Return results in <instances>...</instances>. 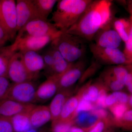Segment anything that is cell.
I'll list each match as a JSON object with an SVG mask.
<instances>
[{"label": "cell", "mask_w": 132, "mask_h": 132, "mask_svg": "<svg viewBox=\"0 0 132 132\" xmlns=\"http://www.w3.org/2000/svg\"><path fill=\"white\" fill-rule=\"evenodd\" d=\"M112 2L93 1L80 18L65 32L91 41L102 29L112 21Z\"/></svg>", "instance_id": "cell-1"}, {"label": "cell", "mask_w": 132, "mask_h": 132, "mask_svg": "<svg viewBox=\"0 0 132 132\" xmlns=\"http://www.w3.org/2000/svg\"><path fill=\"white\" fill-rule=\"evenodd\" d=\"M93 1L61 0L58 1L51 20L58 29L66 32L78 21Z\"/></svg>", "instance_id": "cell-2"}, {"label": "cell", "mask_w": 132, "mask_h": 132, "mask_svg": "<svg viewBox=\"0 0 132 132\" xmlns=\"http://www.w3.org/2000/svg\"><path fill=\"white\" fill-rule=\"evenodd\" d=\"M50 46L56 48L66 61L72 64L81 60L86 52L83 39L65 32L54 39Z\"/></svg>", "instance_id": "cell-3"}, {"label": "cell", "mask_w": 132, "mask_h": 132, "mask_svg": "<svg viewBox=\"0 0 132 132\" xmlns=\"http://www.w3.org/2000/svg\"><path fill=\"white\" fill-rule=\"evenodd\" d=\"M62 32L47 20L37 19L29 22L18 32L16 37L49 36L56 38Z\"/></svg>", "instance_id": "cell-4"}, {"label": "cell", "mask_w": 132, "mask_h": 132, "mask_svg": "<svg viewBox=\"0 0 132 132\" xmlns=\"http://www.w3.org/2000/svg\"><path fill=\"white\" fill-rule=\"evenodd\" d=\"M0 1V24L12 39L18 32L16 2L13 0Z\"/></svg>", "instance_id": "cell-5"}, {"label": "cell", "mask_w": 132, "mask_h": 132, "mask_svg": "<svg viewBox=\"0 0 132 132\" xmlns=\"http://www.w3.org/2000/svg\"><path fill=\"white\" fill-rule=\"evenodd\" d=\"M36 85L32 81L12 84L5 98L19 103L33 104L36 102Z\"/></svg>", "instance_id": "cell-6"}, {"label": "cell", "mask_w": 132, "mask_h": 132, "mask_svg": "<svg viewBox=\"0 0 132 132\" xmlns=\"http://www.w3.org/2000/svg\"><path fill=\"white\" fill-rule=\"evenodd\" d=\"M90 47L91 52L98 61L110 65H129L124 53L119 48L100 47L94 43Z\"/></svg>", "instance_id": "cell-7"}, {"label": "cell", "mask_w": 132, "mask_h": 132, "mask_svg": "<svg viewBox=\"0 0 132 132\" xmlns=\"http://www.w3.org/2000/svg\"><path fill=\"white\" fill-rule=\"evenodd\" d=\"M7 76L14 83L32 81L37 78L29 72L22 60V53L16 52L10 61Z\"/></svg>", "instance_id": "cell-8"}, {"label": "cell", "mask_w": 132, "mask_h": 132, "mask_svg": "<svg viewBox=\"0 0 132 132\" xmlns=\"http://www.w3.org/2000/svg\"><path fill=\"white\" fill-rule=\"evenodd\" d=\"M55 38L51 36L43 37L24 36L16 37L14 43L11 45L15 52L21 53L27 51L37 52L50 43Z\"/></svg>", "instance_id": "cell-9"}, {"label": "cell", "mask_w": 132, "mask_h": 132, "mask_svg": "<svg viewBox=\"0 0 132 132\" xmlns=\"http://www.w3.org/2000/svg\"><path fill=\"white\" fill-rule=\"evenodd\" d=\"M16 9L18 32L31 21L37 19L45 20L39 13L33 0H18Z\"/></svg>", "instance_id": "cell-10"}, {"label": "cell", "mask_w": 132, "mask_h": 132, "mask_svg": "<svg viewBox=\"0 0 132 132\" xmlns=\"http://www.w3.org/2000/svg\"><path fill=\"white\" fill-rule=\"evenodd\" d=\"M112 21L98 32L95 36L94 44L98 46L105 48H118L122 40L117 32L112 28Z\"/></svg>", "instance_id": "cell-11"}, {"label": "cell", "mask_w": 132, "mask_h": 132, "mask_svg": "<svg viewBox=\"0 0 132 132\" xmlns=\"http://www.w3.org/2000/svg\"><path fill=\"white\" fill-rule=\"evenodd\" d=\"M86 64L85 62L82 60L72 64L59 79L58 91L71 88L79 81L85 71Z\"/></svg>", "instance_id": "cell-12"}, {"label": "cell", "mask_w": 132, "mask_h": 132, "mask_svg": "<svg viewBox=\"0 0 132 132\" xmlns=\"http://www.w3.org/2000/svg\"><path fill=\"white\" fill-rule=\"evenodd\" d=\"M34 104L19 103L10 99L0 100V116L11 118L18 114L31 112L36 106Z\"/></svg>", "instance_id": "cell-13"}, {"label": "cell", "mask_w": 132, "mask_h": 132, "mask_svg": "<svg viewBox=\"0 0 132 132\" xmlns=\"http://www.w3.org/2000/svg\"><path fill=\"white\" fill-rule=\"evenodd\" d=\"M60 77L52 75L43 82L37 88L36 93V102H45L51 98L59 90V81Z\"/></svg>", "instance_id": "cell-14"}, {"label": "cell", "mask_w": 132, "mask_h": 132, "mask_svg": "<svg viewBox=\"0 0 132 132\" xmlns=\"http://www.w3.org/2000/svg\"><path fill=\"white\" fill-rule=\"evenodd\" d=\"M21 53L23 62L27 70L38 78L40 72L45 68L42 55L34 51H27Z\"/></svg>", "instance_id": "cell-15"}, {"label": "cell", "mask_w": 132, "mask_h": 132, "mask_svg": "<svg viewBox=\"0 0 132 132\" xmlns=\"http://www.w3.org/2000/svg\"><path fill=\"white\" fill-rule=\"evenodd\" d=\"M71 88L60 90L52 100L49 106L52 114V121L56 120L60 116L64 104L73 93Z\"/></svg>", "instance_id": "cell-16"}, {"label": "cell", "mask_w": 132, "mask_h": 132, "mask_svg": "<svg viewBox=\"0 0 132 132\" xmlns=\"http://www.w3.org/2000/svg\"><path fill=\"white\" fill-rule=\"evenodd\" d=\"M30 119L32 128L41 127L50 120L52 114L49 106H36L30 112Z\"/></svg>", "instance_id": "cell-17"}, {"label": "cell", "mask_w": 132, "mask_h": 132, "mask_svg": "<svg viewBox=\"0 0 132 132\" xmlns=\"http://www.w3.org/2000/svg\"><path fill=\"white\" fill-rule=\"evenodd\" d=\"M81 99L78 93L75 96H71L67 100L59 118L56 120L61 121L74 120L76 116V110Z\"/></svg>", "instance_id": "cell-18"}, {"label": "cell", "mask_w": 132, "mask_h": 132, "mask_svg": "<svg viewBox=\"0 0 132 132\" xmlns=\"http://www.w3.org/2000/svg\"><path fill=\"white\" fill-rule=\"evenodd\" d=\"M103 85L100 79L97 82L90 81L81 87L78 93L81 99L94 103L98 98L99 92Z\"/></svg>", "instance_id": "cell-19"}, {"label": "cell", "mask_w": 132, "mask_h": 132, "mask_svg": "<svg viewBox=\"0 0 132 132\" xmlns=\"http://www.w3.org/2000/svg\"><path fill=\"white\" fill-rule=\"evenodd\" d=\"M50 48L53 57L54 65L49 76L57 75L61 77L73 63H69L66 61L56 48L52 46H50Z\"/></svg>", "instance_id": "cell-20"}, {"label": "cell", "mask_w": 132, "mask_h": 132, "mask_svg": "<svg viewBox=\"0 0 132 132\" xmlns=\"http://www.w3.org/2000/svg\"><path fill=\"white\" fill-rule=\"evenodd\" d=\"M29 112L21 113L11 118L14 132H26L32 128Z\"/></svg>", "instance_id": "cell-21"}, {"label": "cell", "mask_w": 132, "mask_h": 132, "mask_svg": "<svg viewBox=\"0 0 132 132\" xmlns=\"http://www.w3.org/2000/svg\"><path fill=\"white\" fill-rule=\"evenodd\" d=\"M98 117L92 111L78 113L74 119L75 125L87 130L100 120Z\"/></svg>", "instance_id": "cell-22"}, {"label": "cell", "mask_w": 132, "mask_h": 132, "mask_svg": "<svg viewBox=\"0 0 132 132\" xmlns=\"http://www.w3.org/2000/svg\"><path fill=\"white\" fill-rule=\"evenodd\" d=\"M113 27L118 33L122 41L126 43L128 40L131 24L129 20L117 19L112 22Z\"/></svg>", "instance_id": "cell-23"}, {"label": "cell", "mask_w": 132, "mask_h": 132, "mask_svg": "<svg viewBox=\"0 0 132 132\" xmlns=\"http://www.w3.org/2000/svg\"><path fill=\"white\" fill-rule=\"evenodd\" d=\"M15 52L12 49L11 46L5 47L0 50V77H7L10 61Z\"/></svg>", "instance_id": "cell-24"}, {"label": "cell", "mask_w": 132, "mask_h": 132, "mask_svg": "<svg viewBox=\"0 0 132 132\" xmlns=\"http://www.w3.org/2000/svg\"><path fill=\"white\" fill-rule=\"evenodd\" d=\"M36 7L43 18L47 20V17L52 13L55 3L56 0H33Z\"/></svg>", "instance_id": "cell-25"}, {"label": "cell", "mask_w": 132, "mask_h": 132, "mask_svg": "<svg viewBox=\"0 0 132 132\" xmlns=\"http://www.w3.org/2000/svg\"><path fill=\"white\" fill-rule=\"evenodd\" d=\"M104 73L115 78L125 85V81L128 73L127 65H118L106 70Z\"/></svg>", "instance_id": "cell-26"}, {"label": "cell", "mask_w": 132, "mask_h": 132, "mask_svg": "<svg viewBox=\"0 0 132 132\" xmlns=\"http://www.w3.org/2000/svg\"><path fill=\"white\" fill-rule=\"evenodd\" d=\"M100 79L106 88L108 90L114 92L120 91L125 87V85L112 76L103 73Z\"/></svg>", "instance_id": "cell-27"}, {"label": "cell", "mask_w": 132, "mask_h": 132, "mask_svg": "<svg viewBox=\"0 0 132 132\" xmlns=\"http://www.w3.org/2000/svg\"><path fill=\"white\" fill-rule=\"evenodd\" d=\"M129 97L130 95L121 91L114 92L107 96L106 100L107 107H109L116 103L128 104Z\"/></svg>", "instance_id": "cell-28"}, {"label": "cell", "mask_w": 132, "mask_h": 132, "mask_svg": "<svg viewBox=\"0 0 132 132\" xmlns=\"http://www.w3.org/2000/svg\"><path fill=\"white\" fill-rule=\"evenodd\" d=\"M114 126L126 131H132V109H128L120 120L115 121Z\"/></svg>", "instance_id": "cell-29"}, {"label": "cell", "mask_w": 132, "mask_h": 132, "mask_svg": "<svg viewBox=\"0 0 132 132\" xmlns=\"http://www.w3.org/2000/svg\"><path fill=\"white\" fill-rule=\"evenodd\" d=\"M75 125L74 120L61 121L59 120L52 121V132H69L72 126Z\"/></svg>", "instance_id": "cell-30"}, {"label": "cell", "mask_w": 132, "mask_h": 132, "mask_svg": "<svg viewBox=\"0 0 132 132\" xmlns=\"http://www.w3.org/2000/svg\"><path fill=\"white\" fill-rule=\"evenodd\" d=\"M109 108L114 117V122L121 119L125 113L130 109L127 104L122 103H116Z\"/></svg>", "instance_id": "cell-31"}, {"label": "cell", "mask_w": 132, "mask_h": 132, "mask_svg": "<svg viewBox=\"0 0 132 132\" xmlns=\"http://www.w3.org/2000/svg\"><path fill=\"white\" fill-rule=\"evenodd\" d=\"M129 20L131 24V28L128 40L125 43V48L123 53L127 59L129 65H132V15H131Z\"/></svg>", "instance_id": "cell-32"}, {"label": "cell", "mask_w": 132, "mask_h": 132, "mask_svg": "<svg viewBox=\"0 0 132 132\" xmlns=\"http://www.w3.org/2000/svg\"><path fill=\"white\" fill-rule=\"evenodd\" d=\"M112 124L107 121L100 120L93 126L87 130V132H105L108 130Z\"/></svg>", "instance_id": "cell-33"}, {"label": "cell", "mask_w": 132, "mask_h": 132, "mask_svg": "<svg viewBox=\"0 0 132 132\" xmlns=\"http://www.w3.org/2000/svg\"><path fill=\"white\" fill-rule=\"evenodd\" d=\"M42 56L45 62V69H46L50 76L54 65L53 57L50 47L43 54Z\"/></svg>", "instance_id": "cell-34"}, {"label": "cell", "mask_w": 132, "mask_h": 132, "mask_svg": "<svg viewBox=\"0 0 132 132\" xmlns=\"http://www.w3.org/2000/svg\"><path fill=\"white\" fill-rule=\"evenodd\" d=\"M107 91L108 89L103 84L99 92L98 98L94 104L96 108L104 109L106 108L107 106L106 104V100L108 95Z\"/></svg>", "instance_id": "cell-35"}, {"label": "cell", "mask_w": 132, "mask_h": 132, "mask_svg": "<svg viewBox=\"0 0 132 132\" xmlns=\"http://www.w3.org/2000/svg\"><path fill=\"white\" fill-rule=\"evenodd\" d=\"M11 85L7 77H0V100L5 98Z\"/></svg>", "instance_id": "cell-36"}, {"label": "cell", "mask_w": 132, "mask_h": 132, "mask_svg": "<svg viewBox=\"0 0 132 132\" xmlns=\"http://www.w3.org/2000/svg\"><path fill=\"white\" fill-rule=\"evenodd\" d=\"M96 108L94 103L81 99L76 110V115L79 113L83 112H90Z\"/></svg>", "instance_id": "cell-37"}, {"label": "cell", "mask_w": 132, "mask_h": 132, "mask_svg": "<svg viewBox=\"0 0 132 132\" xmlns=\"http://www.w3.org/2000/svg\"><path fill=\"white\" fill-rule=\"evenodd\" d=\"M99 67L100 65L98 62H95L93 63L87 69L84 71L79 81L80 83L84 82L88 78L93 75L97 72Z\"/></svg>", "instance_id": "cell-38"}, {"label": "cell", "mask_w": 132, "mask_h": 132, "mask_svg": "<svg viewBox=\"0 0 132 132\" xmlns=\"http://www.w3.org/2000/svg\"><path fill=\"white\" fill-rule=\"evenodd\" d=\"M0 132H14L11 118L0 116Z\"/></svg>", "instance_id": "cell-39"}, {"label": "cell", "mask_w": 132, "mask_h": 132, "mask_svg": "<svg viewBox=\"0 0 132 132\" xmlns=\"http://www.w3.org/2000/svg\"><path fill=\"white\" fill-rule=\"evenodd\" d=\"M11 39L8 33L0 24V50L5 47L6 43Z\"/></svg>", "instance_id": "cell-40"}, {"label": "cell", "mask_w": 132, "mask_h": 132, "mask_svg": "<svg viewBox=\"0 0 132 132\" xmlns=\"http://www.w3.org/2000/svg\"><path fill=\"white\" fill-rule=\"evenodd\" d=\"M128 73L125 81V86L132 95V65H128Z\"/></svg>", "instance_id": "cell-41"}, {"label": "cell", "mask_w": 132, "mask_h": 132, "mask_svg": "<svg viewBox=\"0 0 132 132\" xmlns=\"http://www.w3.org/2000/svg\"><path fill=\"white\" fill-rule=\"evenodd\" d=\"M69 132H87V131L85 129L74 125L71 127Z\"/></svg>", "instance_id": "cell-42"}, {"label": "cell", "mask_w": 132, "mask_h": 132, "mask_svg": "<svg viewBox=\"0 0 132 132\" xmlns=\"http://www.w3.org/2000/svg\"><path fill=\"white\" fill-rule=\"evenodd\" d=\"M128 8H129V11H130L131 15H132V1L130 2V4L128 6Z\"/></svg>", "instance_id": "cell-43"}, {"label": "cell", "mask_w": 132, "mask_h": 132, "mask_svg": "<svg viewBox=\"0 0 132 132\" xmlns=\"http://www.w3.org/2000/svg\"><path fill=\"white\" fill-rule=\"evenodd\" d=\"M26 132H39L37 130H36L34 128H31L30 130H29L28 131H27Z\"/></svg>", "instance_id": "cell-44"}, {"label": "cell", "mask_w": 132, "mask_h": 132, "mask_svg": "<svg viewBox=\"0 0 132 132\" xmlns=\"http://www.w3.org/2000/svg\"><path fill=\"white\" fill-rule=\"evenodd\" d=\"M105 132H113L112 131H111V130H109V129H108V130H107V131H106Z\"/></svg>", "instance_id": "cell-45"}, {"label": "cell", "mask_w": 132, "mask_h": 132, "mask_svg": "<svg viewBox=\"0 0 132 132\" xmlns=\"http://www.w3.org/2000/svg\"><path fill=\"white\" fill-rule=\"evenodd\" d=\"M0 3H1V1H0Z\"/></svg>", "instance_id": "cell-46"}]
</instances>
